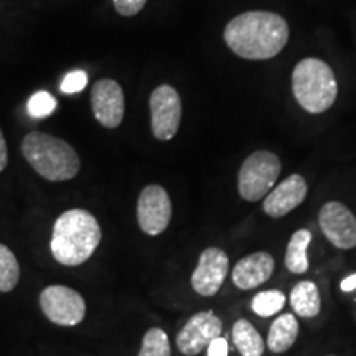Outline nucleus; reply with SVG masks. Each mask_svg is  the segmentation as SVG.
Here are the masks:
<instances>
[{
  "instance_id": "obj_1",
  "label": "nucleus",
  "mask_w": 356,
  "mask_h": 356,
  "mask_svg": "<svg viewBox=\"0 0 356 356\" xmlns=\"http://www.w3.org/2000/svg\"><path fill=\"white\" fill-rule=\"evenodd\" d=\"M225 42L244 60H270L286 48L289 25L273 12H244L225 29Z\"/></svg>"
},
{
  "instance_id": "obj_2",
  "label": "nucleus",
  "mask_w": 356,
  "mask_h": 356,
  "mask_svg": "<svg viewBox=\"0 0 356 356\" xmlns=\"http://www.w3.org/2000/svg\"><path fill=\"white\" fill-rule=\"evenodd\" d=\"M101 238V225L91 211L83 208L63 211L53 225L51 256L63 266H81L95 254Z\"/></svg>"
},
{
  "instance_id": "obj_3",
  "label": "nucleus",
  "mask_w": 356,
  "mask_h": 356,
  "mask_svg": "<svg viewBox=\"0 0 356 356\" xmlns=\"http://www.w3.org/2000/svg\"><path fill=\"white\" fill-rule=\"evenodd\" d=\"M22 155L29 165L48 181L73 180L81 168L76 150L60 137L44 132H30L22 140Z\"/></svg>"
},
{
  "instance_id": "obj_4",
  "label": "nucleus",
  "mask_w": 356,
  "mask_h": 356,
  "mask_svg": "<svg viewBox=\"0 0 356 356\" xmlns=\"http://www.w3.org/2000/svg\"><path fill=\"white\" fill-rule=\"evenodd\" d=\"M293 96L310 114L328 111L338 96V84L330 66L317 58H305L292 73Z\"/></svg>"
},
{
  "instance_id": "obj_5",
  "label": "nucleus",
  "mask_w": 356,
  "mask_h": 356,
  "mask_svg": "<svg viewBox=\"0 0 356 356\" xmlns=\"http://www.w3.org/2000/svg\"><path fill=\"white\" fill-rule=\"evenodd\" d=\"M280 160L269 150H257L244 160L238 175V190L246 202H259L277 184Z\"/></svg>"
},
{
  "instance_id": "obj_6",
  "label": "nucleus",
  "mask_w": 356,
  "mask_h": 356,
  "mask_svg": "<svg viewBox=\"0 0 356 356\" xmlns=\"http://www.w3.org/2000/svg\"><path fill=\"white\" fill-rule=\"evenodd\" d=\"M38 302L44 317L60 327H76L86 317V302L81 293L71 287H44Z\"/></svg>"
},
{
  "instance_id": "obj_7",
  "label": "nucleus",
  "mask_w": 356,
  "mask_h": 356,
  "mask_svg": "<svg viewBox=\"0 0 356 356\" xmlns=\"http://www.w3.org/2000/svg\"><path fill=\"white\" fill-rule=\"evenodd\" d=\"M150 126L157 140L168 142L177 136L181 122V99L175 88L162 84L150 95Z\"/></svg>"
},
{
  "instance_id": "obj_8",
  "label": "nucleus",
  "mask_w": 356,
  "mask_h": 356,
  "mask_svg": "<svg viewBox=\"0 0 356 356\" xmlns=\"http://www.w3.org/2000/svg\"><path fill=\"white\" fill-rule=\"evenodd\" d=\"M172 220V200L162 185H147L137 200V222L142 233L159 236Z\"/></svg>"
},
{
  "instance_id": "obj_9",
  "label": "nucleus",
  "mask_w": 356,
  "mask_h": 356,
  "mask_svg": "<svg viewBox=\"0 0 356 356\" xmlns=\"http://www.w3.org/2000/svg\"><path fill=\"white\" fill-rule=\"evenodd\" d=\"M222 322L215 312L204 310L191 315L177 335V348L185 356H197L218 337H221Z\"/></svg>"
},
{
  "instance_id": "obj_10",
  "label": "nucleus",
  "mask_w": 356,
  "mask_h": 356,
  "mask_svg": "<svg viewBox=\"0 0 356 356\" xmlns=\"http://www.w3.org/2000/svg\"><path fill=\"white\" fill-rule=\"evenodd\" d=\"M91 109L96 121L106 129H118L126 114V97L114 79H99L91 88Z\"/></svg>"
},
{
  "instance_id": "obj_11",
  "label": "nucleus",
  "mask_w": 356,
  "mask_h": 356,
  "mask_svg": "<svg viewBox=\"0 0 356 356\" xmlns=\"http://www.w3.org/2000/svg\"><path fill=\"white\" fill-rule=\"evenodd\" d=\"M229 273V257L220 248H207L200 254L198 264L191 274V287L202 297H213L220 292Z\"/></svg>"
},
{
  "instance_id": "obj_12",
  "label": "nucleus",
  "mask_w": 356,
  "mask_h": 356,
  "mask_svg": "<svg viewBox=\"0 0 356 356\" xmlns=\"http://www.w3.org/2000/svg\"><path fill=\"white\" fill-rule=\"evenodd\" d=\"M318 225L335 248L343 251L356 248V216L343 203H325L318 213Z\"/></svg>"
},
{
  "instance_id": "obj_13",
  "label": "nucleus",
  "mask_w": 356,
  "mask_h": 356,
  "mask_svg": "<svg viewBox=\"0 0 356 356\" xmlns=\"http://www.w3.org/2000/svg\"><path fill=\"white\" fill-rule=\"evenodd\" d=\"M307 197V181L300 173L287 177L282 184L274 186L264 198L262 210L270 218H282L304 203Z\"/></svg>"
},
{
  "instance_id": "obj_14",
  "label": "nucleus",
  "mask_w": 356,
  "mask_h": 356,
  "mask_svg": "<svg viewBox=\"0 0 356 356\" xmlns=\"http://www.w3.org/2000/svg\"><path fill=\"white\" fill-rule=\"evenodd\" d=\"M274 267L275 261L269 252H252L236 262L233 273H231V280L239 291H252L270 279Z\"/></svg>"
},
{
  "instance_id": "obj_15",
  "label": "nucleus",
  "mask_w": 356,
  "mask_h": 356,
  "mask_svg": "<svg viewBox=\"0 0 356 356\" xmlns=\"http://www.w3.org/2000/svg\"><path fill=\"white\" fill-rule=\"evenodd\" d=\"M299 337V322L292 314H282L274 320L267 335V348L273 353H286Z\"/></svg>"
},
{
  "instance_id": "obj_16",
  "label": "nucleus",
  "mask_w": 356,
  "mask_h": 356,
  "mask_svg": "<svg viewBox=\"0 0 356 356\" xmlns=\"http://www.w3.org/2000/svg\"><path fill=\"white\" fill-rule=\"evenodd\" d=\"M291 307L302 318H314L322 309L320 291L312 280H300L291 291Z\"/></svg>"
},
{
  "instance_id": "obj_17",
  "label": "nucleus",
  "mask_w": 356,
  "mask_h": 356,
  "mask_svg": "<svg viewBox=\"0 0 356 356\" xmlns=\"http://www.w3.org/2000/svg\"><path fill=\"white\" fill-rule=\"evenodd\" d=\"M233 343L241 356H262L264 355V340L256 327L246 318L236 320L231 330Z\"/></svg>"
},
{
  "instance_id": "obj_18",
  "label": "nucleus",
  "mask_w": 356,
  "mask_h": 356,
  "mask_svg": "<svg viewBox=\"0 0 356 356\" xmlns=\"http://www.w3.org/2000/svg\"><path fill=\"white\" fill-rule=\"evenodd\" d=\"M312 233L309 229H297L291 236L286 251V264L287 270L292 274H305L309 270V257H307V249L310 246Z\"/></svg>"
},
{
  "instance_id": "obj_19",
  "label": "nucleus",
  "mask_w": 356,
  "mask_h": 356,
  "mask_svg": "<svg viewBox=\"0 0 356 356\" xmlns=\"http://www.w3.org/2000/svg\"><path fill=\"white\" fill-rule=\"evenodd\" d=\"M20 282V264L10 248L0 243V292H10Z\"/></svg>"
},
{
  "instance_id": "obj_20",
  "label": "nucleus",
  "mask_w": 356,
  "mask_h": 356,
  "mask_svg": "<svg viewBox=\"0 0 356 356\" xmlns=\"http://www.w3.org/2000/svg\"><path fill=\"white\" fill-rule=\"evenodd\" d=\"M287 297L282 291L277 289H269V291H262L256 293L251 300V309L256 315H259L262 318L274 317L286 305Z\"/></svg>"
},
{
  "instance_id": "obj_21",
  "label": "nucleus",
  "mask_w": 356,
  "mask_h": 356,
  "mask_svg": "<svg viewBox=\"0 0 356 356\" xmlns=\"http://www.w3.org/2000/svg\"><path fill=\"white\" fill-rule=\"evenodd\" d=\"M137 356H172L170 340L167 333L157 327L147 330Z\"/></svg>"
},
{
  "instance_id": "obj_22",
  "label": "nucleus",
  "mask_w": 356,
  "mask_h": 356,
  "mask_svg": "<svg viewBox=\"0 0 356 356\" xmlns=\"http://www.w3.org/2000/svg\"><path fill=\"white\" fill-rule=\"evenodd\" d=\"M56 109V99L50 92L38 91L26 102V113L35 119H43Z\"/></svg>"
},
{
  "instance_id": "obj_23",
  "label": "nucleus",
  "mask_w": 356,
  "mask_h": 356,
  "mask_svg": "<svg viewBox=\"0 0 356 356\" xmlns=\"http://www.w3.org/2000/svg\"><path fill=\"white\" fill-rule=\"evenodd\" d=\"M88 84V73L83 70L70 71L66 74L63 81H61V91L66 95H74V92H81Z\"/></svg>"
},
{
  "instance_id": "obj_24",
  "label": "nucleus",
  "mask_w": 356,
  "mask_h": 356,
  "mask_svg": "<svg viewBox=\"0 0 356 356\" xmlns=\"http://www.w3.org/2000/svg\"><path fill=\"white\" fill-rule=\"evenodd\" d=\"M114 8L119 15L122 17H134L137 13L142 12V8L145 7L147 0H113Z\"/></svg>"
},
{
  "instance_id": "obj_25",
  "label": "nucleus",
  "mask_w": 356,
  "mask_h": 356,
  "mask_svg": "<svg viewBox=\"0 0 356 356\" xmlns=\"http://www.w3.org/2000/svg\"><path fill=\"white\" fill-rule=\"evenodd\" d=\"M228 353H229V345L228 341H226V338L222 337L215 338L207 348L208 356H228Z\"/></svg>"
},
{
  "instance_id": "obj_26",
  "label": "nucleus",
  "mask_w": 356,
  "mask_h": 356,
  "mask_svg": "<svg viewBox=\"0 0 356 356\" xmlns=\"http://www.w3.org/2000/svg\"><path fill=\"white\" fill-rule=\"evenodd\" d=\"M8 163V150H7V142L6 137H3L2 129H0V173L7 168Z\"/></svg>"
},
{
  "instance_id": "obj_27",
  "label": "nucleus",
  "mask_w": 356,
  "mask_h": 356,
  "mask_svg": "<svg viewBox=\"0 0 356 356\" xmlns=\"http://www.w3.org/2000/svg\"><path fill=\"white\" fill-rule=\"evenodd\" d=\"M340 287L343 292L356 291V274H351V275H348V277H345L343 280H341Z\"/></svg>"
},
{
  "instance_id": "obj_28",
  "label": "nucleus",
  "mask_w": 356,
  "mask_h": 356,
  "mask_svg": "<svg viewBox=\"0 0 356 356\" xmlns=\"http://www.w3.org/2000/svg\"><path fill=\"white\" fill-rule=\"evenodd\" d=\"M328 356H335V355H328Z\"/></svg>"
}]
</instances>
